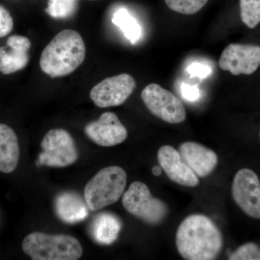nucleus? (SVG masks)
I'll use <instances>...</instances> for the list:
<instances>
[{
    "instance_id": "4be33fe9",
    "label": "nucleus",
    "mask_w": 260,
    "mask_h": 260,
    "mask_svg": "<svg viewBox=\"0 0 260 260\" xmlns=\"http://www.w3.org/2000/svg\"><path fill=\"white\" fill-rule=\"evenodd\" d=\"M230 260H260V248L254 243H247L238 248L229 256Z\"/></svg>"
},
{
    "instance_id": "4468645a",
    "label": "nucleus",
    "mask_w": 260,
    "mask_h": 260,
    "mask_svg": "<svg viewBox=\"0 0 260 260\" xmlns=\"http://www.w3.org/2000/svg\"><path fill=\"white\" fill-rule=\"evenodd\" d=\"M178 151L198 177H208L218 165L216 153L200 143L185 142L181 143Z\"/></svg>"
},
{
    "instance_id": "9d476101",
    "label": "nucleus",
    "mask_w": 260,
    "mask_h": 260,
    "mask_svg": "<svg viewBox=\"0 0 260 260\" xmlns=\"http://www.w3.org/2000/svg\"><path fill=\"white\" fill-rule=\"evenodd\" d=\"M219 66L234 75L253 74L260 66V46L229 44L220 55Z\"/></svg>"
},
{
    "instance_id": "a878e982",
    "label": "nucleus",
    "mask_w": 260,
    "mask_h": 260,
    "mask_svg": "<svg viewBox=\"0 0 260 260\" xmlns=\"http://www.w3.org/2000/svg\"><path fill=\"white\" fill-rule=\"evenodd\" d=\"M162 169L161 167H159V166H154L153 169H152V173L154 176L155 177H159V176L161 174Z\"/></svg>"
},
{
    "instance_id": "2eb2a0df",
    "label": "nucleus",
    "mask_w": 260,
    "mask_h": 260,
    "mask_svg": "<svg viewBox=\"0 0 260 260\" xmlns=\"http://www.w3.org/2000/svg\"><path fill=\"white\" fill-rule=\"evenodd\" d=\"M58 218L67 223L83 220L88 215V205L77 193L67 191L58 195L55 200Z\"/></svg>"
},
{
    "instance_id": "393cba45",
    "label": "nucleus",
    "mask_w": 260,
    "mask_h": 260,
    "mask_svg": "<svg viewBox=\"0 0 260 260\" xmlns=\"http://www.w3.org/2000/svg\"><path fill=\"white\" fill-rule=\"evenodd\" d=\"M181 95L189 102H194L200 96L199 89L196 86H191L187 84L181 85Z\"/></svg>"
},
{
    "instance_id": "6ab92c4d",
    "label": "nucleus",
    "mask_w": 260,
    "mask_h": 260,
    "mask_svg": "<svg viewBox=\"0 0 260 260\" xmlns=\"http://www.w3.org/2000/svg\"><path fill=\"white\" fill-rule=\"evenodd\" d=\"M240 14L248 28H256L260 23V0H240Z\"/></svg>"
},
{
    "instance_id": "bb28decb",
    "label": "nucleus",
    "mask_w": 260,
    "mask_h": 260,
    "mask_svg": "<svg viewBox=\"0 0 260 260\" xmlns=\"http://www.w3.org/2000/svg\"><path fill=\"white\" fill-rule=\"evenodd\" d=\"M91 1H94V0H91Z\"/></svg>"
},
{
    "instance_id": "6e6552de",
    "label": "nucleus",
    "mask_w": 260,
    "mask_h": 260,
    "mask_svg": "<svg viewBox=\"0 0 260 260\" xmlns=\"http://www.w3.org/2000/svg\"><path fill=\"white\" fill-rule=\"evenodd\" d=\"M136 88L132 75L123 73L102 80L90 90V97L99 108L119 107L129 99Z\"/></svg>"
},
{
    "instance_id": "ddd939ff",
    "label": "nucleus",
    "mask_w": 260,
    "mask_h": 260,
    "mask_svg": "<svg viewBox=\"0 0 260 260\" xmlns=\"http://www.w3.org/2000/svg\"><path fill=\"white\" fill-rule=\"evenodd\" d=\"M31 43L23 36L8 38L5 47H0V73L10 75L24 69L29 62Z\"/></svg>"
},
{
    "instance_id": "dca6fc26",
    "label": "nucleus",
    "mask_w": 260,
    "mask_h": 260,
    "mask_svg": "<svg viewBox=\"0 0 260 260\" xmlns=\"http://www.w3.org/2000/svg\"><path fill=\"white\" fill-rule=\"evenodd\" d=\"M20 146L14 130L5 124H0V172L10 174L18 167Z\"/></svg>"
},
{
    "instance_id": "b1692460",
    "label": "nucleus",
    "mask_w": 260,
    "mask_h": 260,
    "mask_svg": "<svg viewBox=\"0 0 260 260\" xmlns=\"http://www.w3.org/2000/svg\"><path fill=\"white\" fill-rule=\"evenodd\" d=\"M187 73L191 76L199 77L200 78H206L211 73V69L208 65L194 63L187 68Z\"/></svg>"
},
{
    "instance_id": "7ed1b4c3",
    "label": "nucleus",
    "mask_w": 260,
    "mask_h": 260,
    "mask_svg": "<svg viewBox=\"0 0 260 260\" xmlns=\"http://www.w3.org/2000/svg\"><path fill=\"white\" fill-rule=\"evenodd\" d=\"M22 249L32 260H78L83 254V246L76 238L42 232L28 234Z\"/></svg>"
},
{
    "instance_id": "f03ea898",
    "label": "nucleus",
    "mask_w": 260,
    "mask_h": 260,
    "mask_svg": "<svg viewBox=\"0 0 260 260\" xmlns=\"http://www.w3.org/2000/svg\"><path fill=\"white\" fill-rule=\"evenodd\" d=\"M86 48L81 35L76 30L66 29L56 34L44 48L40 57L43 73L51 78L71 74L83 64Z\"/></svg>"
},
{
    "instance_id": "9b49d317",
    "label": "nucleus",
    "mask_w": 260,
    "mask_h": 260,
    "mask_svg": "<svg viewBox=\"0 0 260 260\" xmlns=\"http://www.w3.org/2000/svg\"><path fill=\"white\" fill-rule=\"evenodd\" d=\"M85 133L94 143L102 147H113L125 141L128 133L125 126L113 112H105L96 121L85 126Z\"/></svg>"
},
{
    "instance_id": "f3484780",
    "label": "nucleus",
    "mask_w": 260,
    "mask_h": 260,
    "mask_svg": "<svg viewBox=\"0 0 260 260\" xmlns=\"http://www.w3.org/2000/svg\"><path fill=\"white\" fill-rule=\"evenodd\" d=\"M121 229L120 220L112 213L99 214L92 224L91 234L99 244L109 245L115 242Z\"/></svg>"
},
{
    "instance_id": "f8f14e48",
    "label": "nucleus",
    "mask_w": 260,
    "mask_h": 260,
    "mask_svg": "<svg viewBox=\"0 0 260 260\" xmlns=\"http://www.w3.org/2000/svg\"><path fill=\"white\" fill-rule=\"evenodd\" d=\"M158 160L168 177L179 185L195 187L199 184L198 176L181 158L179 151L171 145L159 148Z\"/></svg>"
},
{
    "instance_id": "aec40b11",
    "label": "nucleus",
    "mask_w": 260,
    "mask_h": 260,
    "mask_svg": "<svg viewBox=\"0 0 260 260\" xmlns=\"http://www.w3.org/2000/svg\"><path fill=\"white\" fill-rule=\"evenodd\" d=\"M78 0H49L46 12L55 19H66L74 14Z\"/></svg>"
},
{
    "instance_id": "423d86ee",
    "label": "nucleus",
    "mask_w": 260,
    "mask_h": 260,
    "mask_svg": "<svg viewBox=\"0 0 260 260\" xmlns=\"http://www.w3.org/2000/svg\"><path fill=\"white\" fill-rule=\"evenodd\" d=\"M42 152L37 164L49 167L64 168L75 164L79 157L74 139L67 130L53 129L44 135L41 143Z\"/></svg>"
},
{
    "instance_id": "20e7f679",
    "label": "nucleus",
    "mask_w": 260,
    "mask_h": 260,
    "mask_svg": "<svg viewBox=\"0 0 260 260\" xmlns=\"http://www.w3.org/2000/svg\"><path fill=\"white\" fill-rule=\"evenodd\" d=\"M127 176L122 168L102 169L87 183L84 196L88 209L98 211L116 203L124 192Z\"/></svg>"
},
{
    "instance_id": "a211bd4d",
    "label": "nucleus",
    "mask_w": 260,
    "mask_h": 260,
    "mask_svg": "<svg viewBox=\"0 0 260 260\" xmlns=\"http://www.w3.org/2000/svg\"><path fill=\"white\" fill-rule=\"evenodd\" d=\"M112 23L124 32V37L135 44L141 37V27L135 18L124 8H121L113 15Z\"/></svg>"
},
{
    "instance_id": "0eeeda50",
    "label": "nucleus",
    "mask_w": 260,
    "mask_h": 260,
    "mask_svg": "<svg viewBox=\"0 0 260 260\" xmlns=\"http://www.w3.org/2000/svg\"><path fill=\"white\" fill-rule=\"evenodd\" d=\"M141 98L154 116L169 124H180L186 119V109L179 98L156 83L142 90Z\"/></svg>"
},
{
    "instance_id": "f257e3e1",
    "label": "nucleus",
    "mask_w": 260,
    "mask_h": 260,
    "mask_svg": "<svg viewBox=\"0 0 260 260\" xmlns=\"http://www.w3.org/2000/svg\"><path fill=\"white\" fill-rule=\"evenodd\" d=\"M176 245L184 259L213 260L221 251L223 238L208 217L194 214L186 217L178 228Z\"/></svg>"
},
{
    "instance_id": "cd10ccee",
    "label": "nucleus",
    "mask_w": 260,
    "mask_h": 260,
    "mask_svg": "<svg viewBox=\"0 0 260 260\" xmlns=\"http://www.w3.org/2000/svg\"><path fill=\"white\" fill-rule=\"evenodd\" d=\"M259 136H260V133H259Z\"/></svg>"
},
{
    "instance_id": "412c9836",
    "label": "nucleus",
    "mask_w": 260,
    "mask_h": 260,
    "mask_svg": "<svg viewBox=\"0 0 260 260\" xmlns=\"http://www.w3.org/2000/svg\"><path fill=\"white\" fill-rule=\"evenodd\" d=\"M168 8L184 15H194L203 9L209 0H164Z\"/></svg>"
},
{
    "instance_id": "39448f33",
    "label": "nucleus",
    "mask_w": 260,
    "mask_h": 260,
    "mask_svg": "<svg viewBox=\"0 0 260 260\" xmlns=\"http://www.w3.org/2000/svg\"><path fill=\"white\" fill-rule=\"evenodd\" d=\"M122 205L128 213L150 225L161 223L169 213L167 205L154 198L148 186L141 181L130 184L123 194Z\"/></svg>"
},
{
    "instance_id": "5701e85b",
    "label": "nucleus",
    "mask_w": 260,
    "mask_h": 260,
    "mask_svg": "<svg viewBox=\"0 0 260 260\" xmlns=\"http://www.w3.org/2000/svg\"><path fill=\"white\" fill-rule=\"evenodd\" d=\"M14 26L13 17L5 7L0 5V38L9 35Z\"/></svg>"
},
{
    "instance_id": "1a4fd4ad",
    "label": "nucleus",
    "mask_w": 260,
    "mask_h": 260,
    "mask_svg": "<svg viewBox=\"0 0 260 260\" xmlns=\"http://www.w3.org/2000/svg\"><path fill=\"white\" fill-rule=\"evenodd\" d=\"M233 198L251 218L260 219V181L256 173L243 169L236 174L232 186Z\"/></svg>"
}]
</instances>
